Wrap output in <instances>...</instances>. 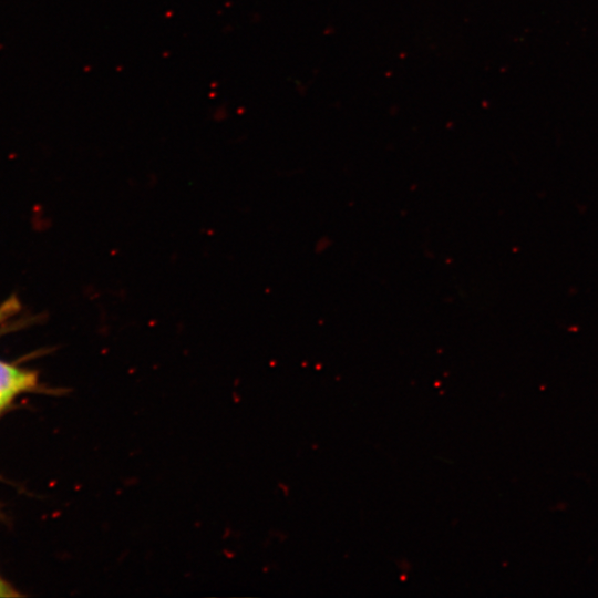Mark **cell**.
Masks as SVG:
<instances>
[{
	"instance_id": "obj_2",
	"label": "cell",
	"mask_w": 598,
	"mask_h": 598,
	"mask_svg": "<svg viewBox=\"0 0 598 598\" xmlns=\"http://www.w3.org/2000/svg\"><path fill=\"white\" fill-rule=\"evenodd\" d=\"M20 303L16 297H10L0 303V331L19 311Z\"/></svg>"
},
{
	"instance_id": "obj_1",
	"label": "cell",
	"mask_w": 598,
	"mask_h": 598,
	"mask_svg": "<svg viewBox=\"0 0 598 598\" xmlns=\"http://www.w3.org/2000/svg\"><path fill=\"white\" fill-rule=\"evenodd\" d=\"M37 374L0 361V412L21 392L34 388Z\"/></svg>"
},
{
	"instance_id": "obj_3",
	"label": "cell",
	"mask_w": 598,
	"mask_h": 598,
	"mask_svg": "<svg viewBox=\"0 0 598 598\" xmlns=\"http://www.w3.org/2000/svg\"><path fill=\"white\" fill-rule=\"evenodd\" d=\"M20 596L8 582L0 578V598H10Z\"/></svg>"
}]
</instances>
